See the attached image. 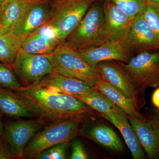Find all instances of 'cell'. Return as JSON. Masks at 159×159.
<instances>
[{
	"label": "cell",
	"instance_id": "cell-15",
	"mask_svg": "<svg viewBox=\"0 0 159 159\" xmlns=\"http://www.w3.org/2000/svg\"><path fill=\"white\" fill-rule=\"evenodd\" d=\"M34 84L72 96L90 93L96 89L95 86L89 83L54 72Z\"/></svg>",
	"mask_w": 159,
	"mask_h": 159
},
{
	"label": "cell",
	"instance_id": "cell-18",
	"mask_svg": "<svg viewBox=\"0 0 159 159\" xmlns=\"http://www.w3.org/2000/svg\"><path fill=\"white\" fill-rule=\"evenodd\" d=\"M0 112L14 119L36 117L33 110L24 99L13 91L1 87Z\"/></svg>",
	"mask_w": 159,
	"mask_h": 159
},
{
	"label": "cell",
	"instance_id": "cell-30",
	"mask_svg": "<svg viewBox=\"0 0 159 159\" xmlns=\"http://www.w3.org/2000/svg\"><path fill=\"white\" fill-rule=\"evenodd\" d=\"M152 102L157 109H159V87L157 88L152 93Z\"/></svg>",
	"mask_w": 159,
	"mask_h": 159
},
{
	"label": "cell",
	"instance_id": "cell-10",
	"mask_svg": "<svg viewBox=\"0 0 159 159\" xmlns=\"http://www.w3.org/2000/svg\"><path fill=\"white\" fill-rule=\"evenodd\" d=\"M44 125V124L38 119L20 120L5 125L3 135L15 158L23 159L24 151L28 143Z\"/></svg>",
	"mask_w": 159,
	"mask_h": 159
},
{
	"label": "cell",
	"instance_id": "cell-28",
	"mask_svg": "<svg viewBox=\"0 0 159 159\" xmlns=\"http://www.w3.org/2000/svg\"><path fill=\"white\" fill-rule=\"evenodd\" d=\"M72 141V152L70 159H88V154L86 151L82 142L79 139H76L75 138Z\"/></svg>",
	"mask_w": 159,
	"mask_h": 159
},
{
	"label": "cell",
	"instance_id": "cell-35",
	"mask_svg": "<svg viewBox=\"0 0 159 159\" xmlns=\"http://www.w3.org/2000/svg\"><path fill=\"white\" fill-rule=\"evenodd\" d=\"M31 1H35V0H31Z\"/></svg>",
	"mask_w": 159,
	"mask_h": 159
},
{
	"label": "cell",
	"instance_id": "cell-5",
	"mask_svg": "<svg viewBox=\"0 0 159 159\" xmlns=\"http://www.w3.org/2000/svg\"><path fill=\"white\" fill-rule=\"evenodd\" d=\"M92 5L77 28L66 40L77 51L99 45L104 25L103 5Z\"/></svg>",
	"mask_w": 159,
	"mask_h": 159
},
{
	"label": "cell",
	"instance_id": "cell-25",
	"mask_svg": "<svg viewBox=\"0 0 159 159\" xmlns=\"http://www.w3.org/2000/svg\"><path fill=\"white\" fill-rule=\"evenodd\" d=\"M126 12L129 16L134 17L141 14L146 8L145 0H110Z\"/></svg>",
	"mask_w": 159,
	"mask_h": 159
},
{
	"label": "cell",
	"instance_id": "cell-4",
	"mask_svg": "<svg viewBox=\"0 0 159 159\" xmlns=\"http://www.w3.org/2000/svg\"><path fill=\"white\" fill-rule=\"evenodd\" d=\"M97 1L54 0L51 3V18L46 25L52 28L57 39L65 41Z\"/></svg>",
	"mask_w": 159,
	"mask_h": 159
},
{
	"label": "cell",
	"instance_id": "cell-7",
	"mask_svg": "<svg viewBox=\"0 0 159 159\" xmlns=\"http://www.w3.org/2000/svg\"><path fill=\"white\" fill-rule=\"evenodd\" d=\"M103 80L118 89L130 99L138 110L145 104V99L139 92L128 73L116 61H105L99 63L96 68Z\"/></svg>",
	"mask_w": 159,
	"mask_h": 159
},
{
	"label": "cell",
	"instance_id": "cell-34",
	"mask_svg": "<svg viewBox=\"0 0 159 159\" xmlns=\"http://www.w3.org/2000/svg\"><path fill=\"white\" fill-rule=\"evenodd\" d=\"M6 0H0V9H1V7L2 6L3 3L5 2Z\"/></svg>",
	"mask_w": 159,
	"mask_h": 159
},
{
	"label": "cell",
	"instance_id": "cell-19",
	"mask_svg": "<svg viewBox=\"0 0 159 159\" xmlns=\"http://www.w3.org/2000/svg\"><path fill=\"white\" fill-rule=\"evenodd\" d=\"M35 1L6 0L0 9V34L11 31Z\"/></svg>",
	"mask_w": 159,
	"mask_h": 159
},
{
	"label": "cell",
	"instance_id": "cell-13",
	"mask_svg": "<svg viewBox=\"0 0 159 159\" xmlns=\"http://www.w3.org/2000/svg\"><path fill=\"white\" fill-rule=\"evenodd\" d=\"M126 39L135 54L159 51V40L144 19L142 13L134 17Z\"/></svg>",
	"mask_w": 159,
	"mask_h": 159
},
{
	"label": "cell",
	"instance_id": "cell-8",
	"mask_svg": "<svg viewBox=\"0 0 159 159\" xmlns=\"http://www.w3.org/2000/svg\"><path fill=\"white\" fill-rule=\"evenodd\" d=\"M126 35L120 39L107 42L102 44L77 51L80 56L93 67L105 61H116L127 63L135 53L129 45Z\"/></svg>",
	"mask_w": 159,
	"mask_h": 159
},
{
	"label": "cell",
	"instance_id": "cell-22",
	"mask_svg": "<svg viewBox=\"0 0 159 159\" xmlns=\"http://www.w3.org/2000/svg\"><path fill=\"white\" fill-rule=\"evenodd\" d=\"M22 39L11 32L0 34V63L11 66L21 48Z\"/></svg>",
	"mask_w": 159,
	"mask_h": 159
},
{
	"label": "cell",
	"instance_id": "cell-24",
	"mask_svg": "<svg viewBox=\"0 0 159 159\" xmlns=\"http://www.w3.org/2000/svg\"><path fill=\"white\" fill-rule=\"evenodd\" d=\"M10 65L0 63V86L14 91L22 86Z\"/></svg>",
	"mask_w": 159,
	"mask_h": 159
},
{
	"label": "cell",
	"instance_id": "cell-2",
	"mask_svg": "<svg viewBox=\"0 0 159 159\" xmlns=\"http://www.w3.org/2000/svg\"><path fill=\"white\" fill-rule=\"evenodd\" d=\"M45 55L51 61L54 73L80 80L94 86L103 80L98 70L85 62L77 50L65 41L61 42L52 54Z\"/></svg>",
	"mask_w": 159,
	"mask_h": 159
},
{
	"label": "cell",
	"instance_id": "cell-17",
	"mask_svg": "<svg viewBox=\"0 0 159 159\" xmlns=\"http://www.w3.org/2000/svg\"><path fill=\"white\" fill-rule=\"evenodd\" d=\"M100 115L120 131L134 159L145 158V151L139 142L135 131L129 121L127 115L124 111L119 109L111 112Z\"/></svg>",
	"mask_w": 159,
	"mask_h": 159
},
{
	"label": "cell",
	"instance_id": "cell-6",
	"mask_svg": "<svg viewBox=\"0 0 159 159\" xmlns=\"http://www.w3.org/2000/svg\"><path fill=\"white\" fill-rule=\"evenodd\" d=\"M119 62L141 94L148 87H159V51L140 52L127 63Z\"/></svg>",
	"mask_w": 159,
	"mask_h": 159
},
{
	"label": "cell",
	"instance_id": "cell-32",
	"mask_svg": "<svg viewBox=\"0 0 159 159\" xmlns=\"http://www.w3.org/2000/svg\"><path fill=\"white\" fill-rule=\"evenodd\" d=\"M147 5L159 8V0H145Z\"/></svg>",
	"mask_w": 159,
	"mask_h": 159
},
{
	"label": "cell",
	"instance_id": "cell-23",
	"mask_svg": "<svg viewBox=\"0 0 159 159\" xmlns=\"http://www.w3.org/2000/svg\"><path fill=\"white\" fill-rule=\"evenodd\" d=\"M73 97L80 99L100 114L108 113L120 109L105 95L96 89L90 93L75 95Z\"/></svg>",
	"mask_w": 159,
	"mask_h": 159
},
{
	"label": "cell",
	"instance_id": "cell-11",
	"mask_svg": "<svg viewBox=\"0 0 159 159\" xmlns=\"http://www.w3.org/2000/svg\"><path fill=\"white\" fill-rule=\"evenodd\" d=\"M103 8L104 25L99 45L125 37L134 18L110 0H106Z\"/></svg>",
	"mask_w": 159,
	"mask_h": 159
},
{
	"label": "cell",
	"instance_id": "cell-14",
	"mask_svg": "<svg viewBox=\"0 0 159 159\" xmlns=\"http://www.w3.org/2000/svg\"><path fill=\"white\" fill-rule=\"evenodd\" d=\"M147 157L159 159V127L150 119H139L127 115Z\"/></svg>",
	"mask_w": 159,
	"mask_h": 159
},
{
	"label": "cell",
	"instance_id": "cell-21",
	"mask_svg": "<svg viewBox=\"0 0 159 159\" xmlns=\"http://www.w3.org/2000/svg\"><path fill=\"white\" fill-rule=\"evenodd\" d=\"M95 88L126 115L137 119H145L140 111L137 109L133 101L110 83L102 80L95 86Z\"/></svg>",
	"mask_w": 159,
	"mask_h": 159
},
{
	"label": "cell",
	"instance_id": "cell-33",
	"mask_svg": "<svg viewBox=\"0 0 159 159\" xmlns=\"http://www.w3.org/2000/svg\"><path fill=\"white\" fill-rule=\"evenodd\" d=\"M1 113V112H0V138L2 136L3 133H4V128H3V122L2 121Z\"/></svg>",
	"mask_w": 159,
	"mask_h": 159
},
{
	"label": "cell",
	"instance_id": "cell-9",
	"mask_svg": "<svg viewBox=\"0 0 159 159\" xmlns=\"http://www.w3.org/2000/svg\"><path fill=\"white\" fill-rule=\"evenodd\" d=\"M11 66L16 75L28 85L53 72V65L46 55L27 53L21 48Z\"/></svg>",
	"mask_w": 159,
	"mask_h": 159
},
{
	"label": "cell",
	"instance_id": "cell-1",
	"mask_svg": "<svg viewBox=\"0 0 159 159\" xmlns=\"http://www.w3.org/2000/svg\"><path fill=\"white\" fill-rule=\"evenodd\" d=\"M26 101L38 119L46 122L83 118L93 110L76 97L58 93L36 84L13 91Z\"/></svg>",
	"mask_w": 159,
	"mask_h": 159
},
{
	"label": "cell",
	"instance_id": "cell-29",
	"mask_svg": "<svg viewBox=\"0 0 159 159\" xmlns=\"http://www.w3.org/2000/svg\"><path fill=\"white\" fill-rule=\"evenodd\" d=\"M2 136L0 138V159L14 158V155L10 146L7 143L5 138H2Z\"/></svg>",
	"mask_w": 159,
	"mask_h": 159
},
{
	"label": "cell",
	"instance_id": "cell-31",
	"mask_svg": "<svg viewBox=\"0 0 159 159\" xmlns=\"http://www.w3.org/2000/svg\"><path fill=\"white\" fill-rule=\"evenodd\" d=\"M150 119L159 127V109H157Z\"/></svg>",
	"mask_w": 159,
	"mask_h": 159
},
{
	"label": "cell",
	"instance_id": "cell-26",
	"mask_svg": "<svg viewBox=\"0 0 159 159\" xmlns=\"http://www.w3.org/2000/svg\"><path fill=\"white\" fill-rule=\"evenodd\" d=\"M70 142H65L54 145L41 152L36 159H65L67 158Z\"/></svg>",
	"mask_w": 159,
	"mask_h": 159
},
{
	"label": "cell",
	"instance_id": "cell-20",
	"mask_svg": "<svg viewBox=\"0 0 159 159\" xmlns=\"http://www.w3.org/2000/svg\"><path fill=\"white\" fill-rule=\"evenodd\" d=\"M84 135L107 149L122 152L123 144L116 132L111 127L102 124L94 125L82 132Z\"/></svg>",
	"mask_w": 159,
	"mask_h": 159
},
{
	"label": "cell",
	"instance_id": "cell-3",
	"mask_svg": "<svg viewBox=\"0 0 159 159\" xmlns=\"http://www.w3.org/2000/svg\"><path fill=\"white\" fill-rule=\"evenodd\" d=\"M83 118L59 120L41 129L26 146L23 159H36L47 148L63 142H70L80 133Z\"/></svg>",
	"mask_w": 159,
	"mask_h": 159
},
{
	"label": "cell",
	"instance_id": "cell-27",
	"mask_svg": "<svg viewBox=\"0 0 159 159\" xmlns=\"http://www.w3.org/2000/svg\"><path fill=\"white\" fill-rule=\"evenodd\" d=\"M144 19L159 40V8L147 5L142 13Z\"/></svg>",
	"mask_w": 159,
	"mask_h": 159
},
{
	"label": "cell",
	"instance_id": "cell-12",
	"mask_svg": "<svg viewBox=\"0 0 159 159\" xmlns=\"http://www.w3.org/2000/svg\"><path fill=\"white\" fill-rule=\"evenodd\" d=\"M51 17V3L49 0H37L30 5L11 32L24 38L48 23Z\"/></svg>",
	"mask_w": 159,
	"mask_h": 159
},
{
	"label": "cell",
	"instance_id": "cell-16",
	"mask_svg": "<svg viewBox=\"0 0 159 159\" xmlns=\"http://www.w3.org/2000/svg\"><path fill=\"white\" fill-rule=\"evenodd\" d=\"M61 42L52 28L45 25L23 38L21 48L30 54L49 55L53 53Z\"/></svg>",
	"mask_w": 159,
	"mask_h": 159
}]
</instances>
